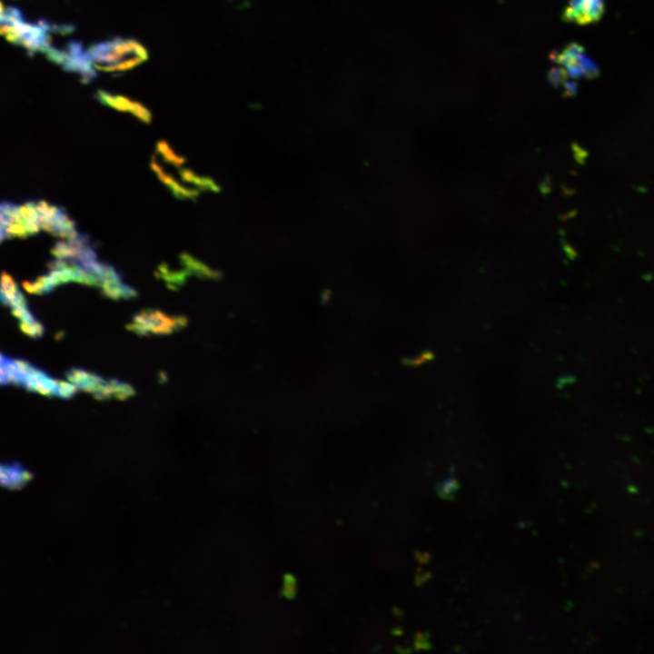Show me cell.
<instances>
[{
	"mask_svg": "<svg viewBox=\"0 0 654 654\" xmlns=\"http://www.w3.org/2000/svg\"><path fill=\"white\" fill-rule=\"evenodd\" d=\"M157 150L168 162L173 163L175 165H179L183 163L182 157L175 154L164 142H160L158 144Z\"/></svg>",
	"mask_w": 654,
	"mask_h": 654,
	"instance_id": "ac0fdd59",
	"label": "cell"
},
{
	"mask_svg": "<svg viewBox=\"0 0 654 654\" xmlns=\"http://www.w3.org/2000/svg\"><path fill=\"white\" fill-rule=\"evenodd\" d=\"M0 302L11 309L27 302L17 283L7 272L0 275Z\"/></svg>",
	"mask_w": 654,
	"mask_h": 654,
	"instance_id": "30bf717a",
	"label": "cell"
},
{
	"mask_svg": "<svg viewBox=\"0 0 654 654\" xmlns=\"http://www.w3.org/2000/svg\"><path fill=\"white\" fill-rule=\"evenodd\" d=\"M17 362L19 376L16 385L31 391L62 399H69L76 392L77 388L72 382L52 378L45 372L24 360H17Z\"/></svg>",
	"mask_w": 654,
	"mask_h": 654,
	"instance_id": "7a4b0ae2",
	"label": "cell"
},
{
	"mask_svg": "<svg viewBox=\"0 0 654 654\" xmlns=\"http://www.w3.org/2000/svg\"><path fill=\"white\" fill-rule=\"evenodd\" d=\"M87 54L94 68L104 73L131 70L148 57L145 47L138 41L120 36L92 45Z\"/></svg>",
	"mask_w": 654,
	"mask_h": 654,
	"instance_id": "6da1fadb",
	"label": "cell"
},
{
	"mask_svg": "<svg viewBox=\"0 0 654 654\" xmlns=\"http://www.w3.org/2000/svg\"><path fill=\"white\" fill-rule=\"evenodd\" d=\"M33 479V473L17 461L0 463V488L9 490H21Z\"/></svg>",
	"mask_w": 654,
	"mask_h": 654,
	"instance_id": "52a82bcc",
	"label": "cell"
},
{
	"mask_svg": "<svg viewBox=\"0 0 654 654\" xmlns=\"http://www.w3.org/2000/svg\"><path fill=\"white\" fill-rule=\"evenodd\" d=\"M603 11V0H570L562 14V19L585 25L599 21Z\"/></svg>",
	"mask_w": 654,
	"mask_h": 654,
	"instance_id": "8992f818",
	"label": "cell"
},
{
	"mask_svg": "<svg viewBox=\"0 0 654 654\" xmlns=\"http://www.w3.org/2000/svg\"><path fill=\"white\" fill-rule=\"evenodd\" d=\"M181 259L185 268L192 273L208 278L217 277L218 275L217 272L211 270L205 264L196 261L194 258L188 254H182Z\"/></svg>",
	"mask_w": 654,
	"mask_h": 654,
	"instance_id": "4fadbf2b",
	"label": "cell"
},
{
	"mask_svg": "<svg viewBox=\"0 0 654 654\" xmlns=\"http://www.w3.org/2000/svg\"><path fill=\"white\" fill-rule=\"evenodd\" d=\"M6 233L3 225L0 223V242L6 238Z\"/></svg>",
	"mask_w": 654,
	"mask_h": 654,
	"instance_id": "d6986e66",
	"label": "cell"
},
{
	"mask_svg": "<svg viewBox=\"0 0 654 654\" xmlns=\"http://www.w3.org/2000/svg\"><path fill=\"white\" fill-rule=\"evenodd\" d=\"M36 207L41 228L45 231L66 240L78 234L74 221L64 209L44 201L37 202Z\"/></svg>",
	"mask_w": 654,
	"mask_h": 654,
	"instance_id": "277c9868",
	"label": "cell"
},
{
	"mask_svg": "<svg viewBox=\"0 0 654 654\" xmlns=\"http://www.w3.org/2000/svg\"><path fill=\"white\" fill-rule=\"evenodd\" d=\"M95 97L102 104L120 111L130 112L141 121L149 123L152 119L151 113L142 104L130 100L120 94H113L104 90H98Z\"/></svg>",
	"mask_w": 654,
	"mask_h": 654,
	"instance_id": "ba28073f",
	"label": "cell"
},
{
	"mask_svg": "<svg viewBox=\"0 0 654 654\" xmlns=\"http://www.w3.org/2000/svg\"><path fill=\"white\" fill-rule=\"evenodd\" d=\"M567 77V71L565 68L560 66L552 67L548 73V79L555 87H558L560 84H563L566 82Z\"/></svg>",
	"mask_w": 654,
	"mask_h": 654,
	"instance_id": "e0dca14e",
	"label": "cell"
},
{
	"mask_svg": "<svg viewBox=\"0 0 654 654\" xmlns=\"http://www.w3.org/2000/svg\"><path fill=\"white\" fill-rule=\"evenodd\" d=\"M180 173L184 182L195 184L198 189H208L216 191L218 188L217 185L210 178L199 176L189 169L183 168L182 169Z\"/></svg>",
	"mask_w": 654,
	"mask_h": 654,
	"instance_id": "5bb4252c",
	"label": "cell"
},
{
	"mask_svg": "<svg viewBox=\"0 0 654 654\" xmlns=\"http://www.w3.org/2000/svg\"><path fill=\"white\" fill-rule=\"evenodd\" d=\"M152 167L158 174L162 182H164L169 189L173 191L175 196L180 198H194L198 195V191L183 186L176 182L174 178L167 173L155 163L153 162Z\"/></svg>",
	"mask_w": 654,
	"mask_h": 654,
	"instance_id": "8fae6325",
	"label": "cell"
},
{
	"mask_svg": "<svg viewBox=\"0 0 654 654\" xmlns=\"http://www.w3.org/2000/svg\"><path fill=\"white\" fill-rule=\"evenodd\" d=\"M66 377L77 389L91 392L97 399L100 398L107 382L101 376L80 368L67 371Z\"/></svg>",
	"mask_w": 654,
	"mask_h": 654,
	"instance_id": "9c48e42d",
	"label": "cell"
},
{
	"mask_svg": "<svg viewBox=\"0 0 654 654\" xmlns=\"http://www.w3.org/2000/svg\"><path fill=\"white\" fill-rule=\"evenodd\" d=\"M160 275L164 279L167 283L173 284V286L183 283L187 276L185 272L171 271L167 267L162 265L159 269Z\"/></svg>",
	"mask_w": 654,
	"mask_h": 654,
	"instance_id": "9a60e30c",
	"label": "cell"
},
{
	"mask_svg": "<svg viewBox=\"0 0 654 654\" xmlns=\"http://www.w3.org/2000/svg\"><path fill=\"white\" fill-rule=\"evenodd\" d=\"M103 293L114 299L131 298L136 296V292L121 280L102 287Z\"/></svg>",
	"mask_w": 654,
	"mask_h": 654,
	"instance_id": "7c38bea8",
	"label": "cell"
},
{
	"mask_svg": "<svg viewBox=\"0 0 654 654\" xmlns=\"http://www.w3.org/2000/svg\"><path fill=\"white\" fill-rule=\"evenodd\" d=\"M550 59L563 65L568 75L574 79L595 77L598 73L596 65L584 55L582 46L576 43L568 45L560 53L552 52Z\"/></svg>",
	"mask_w": 654,
	"mask_h": 654,
	"instance_id": "5b68a950",
	"label": "cell"
},
{
	"mask_svg": "<svg viewBox=\"0 0 654 654\" xmlns=\"http://www.w3.org/2000/svg\"><path fill=\"white\" fill-rule=\"evenodd\" d=\"M19 327L25 334L34 339L40 338L45 332L44 325L38 320L27 323H19Z\"/></svg>",
	"mask_w": 654,
	"mask_h": 654,
	"instance_id": "2e32d148",
	"label": "cell"
},
{
	"mask_svg": "<svg viewBox=\"0 0 654 654\" xmlns=\"http://www.w3.org/2000/svg\"><path fill=\"white\" fill-rule=\"evenodd\" d=\"M187 320L183 316H169L162 312L145 310L137 313L129 328L140 334H168L185 326Z\"/></svg>",
	"mask_w": 654,
	"mask_h": 654,
	"instance_id": "3957f363",
	"label": "cell"
}]
</instances>
